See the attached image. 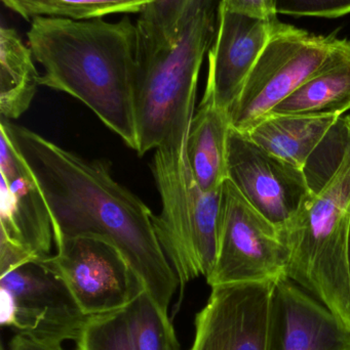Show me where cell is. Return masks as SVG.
<instances>
[{
    "mask_svg": "<svg viewBox=\"0 0 350 350\" xmlns=\"http://www.w3.org/2000/svg\"><path fill=\"white\" fill-rule=\"evenodd\" d=\"M29 47L45 73L39 83L77 98L137 151L135 88L139 32L127 16L33 18Z\"/></svg>",
    "mask_w": 350,
    "mask_h": 350,
    "instance_id": "cell-2",
    "label": "cell"
},
{
    "mask_svg": "<svg viewBox=\"0 0 350 350\" xmlns=\"http://www.w3.org/2000/svg\"><path fill=\"white\" fill-rule=\"evenodd\" d=\"M0 301L2 326L45 342H76L90 318L43 258L0 275Z\"/></svg>",
    "mask_w": 350,
    "mask_h": 350,
    "instance_id": "cell-7",
    "label": "cell"
},
{
    "mask_svg": "<svg viewBox=\"0 0 350 350\" xmlns=\"http://www.w3.org/2000/svg\"><path fill=\"white\" fill-rule=\"evenodd\" d=\"M342 156L281 232L286 275L324 304L350 333V116Z\"/></svg>",
    "mask_w": 350,
    "mask_h": 350,
    "instance_id": "cell-4",
    "label": "cell"
},
{
    "mask_svg": "<svg viewBox=\"0 0 350 350\" xmlns=\"http://www.w3.org/2000/svg\"><path fill=\"white\" fill-rule=\"evenodd\" d=\"M26 46L14 29H0V113L12 120L24 114L40 85V75Z\"/></svg>",
    "mask_w": 350,
    "mask_h": 350,
    "instance_id": "cell-18",
    "label": "cell"
},
{
    "mask_svg": "<svg viewBox=\"0 0 350 350\" xmlns=\"http://www.w3.org/2000/svg\"><path fill=\"white\" fill-rule=\"evenodd\" d=\"M334 34L316 35L277 21L275 30L230 109L232 129L248 133L322 69L336 47Z\"/></svg>",
    "mask_w": 350,
    "mask_h": 350,
    "instance_id": "cell-6",
    "label": "cell"
},
{
    "mask_svg": "<svg viewBox=\"0 0 350 350\" xmlns=\"http://www.w3.org/2000/svg\"><path fill=\"white\" fill-rule=\"evenodd\" d=\"M0 239L37 259L51 256L53 222L36 178L8 133L0 129Z\"/></svg>",
    "mask_w": 350,
    "mask_h": 350,
    "instance_id": "cell-12",
    "label": "cell"
},
{
    "mask_svg": "<svg viewBox=\"0 0 350 350\" xmlns=\"http://www.w3.org/2000/svg\"><path fill=\"white\" fill-rule=\"evenodd\" d=\"M277 14L339 18L350 14V0H273Z\"/></svg>",
    "mask_w": 350,
    "mask_h": 350,
    "instance_id": "cell-23",
    "label": "cell"
},
{
    "mask_svg": "<svg viewBox=\"0 0 350 350\" xmlns=\"http://www.w3.org/2000/svg\"><path fill=\"white\" fill-rule=\"evenodd\" d=\"M6 8L32 21L39 16L74 21L113 14H141L151 0H1Z\"/></svg>",
    "mask_w": 350,
    "mask_h": 350,
    "instance_id": "cell-19",
    "label": "cell"
},
{
    "mask_svg": "<svg viewBox=\"0 0 350 350\" xmlns=\"http://www.w3.org/2000/svg\"><path fill=\"white\" fill-rule=\"evenodd\" d=\"M220 4L228 12L236 14L263 20L277 18L273 0H220Z\"/></svg>",
    "mask_w": 350,
    "mask_h": 350,
    "instance_id": "cell-24",
    "label": "cell"
},
{
    "mask_svg": "<svg viewBox=\"0 0 350 350\" xmlns=\"http://www.w3.org/2000/svg\"><path fill=\"white\" fill-rule=\"evenodd\" d=\"M219 5L220 0H195L172 46H152L139 38L135 88L139 156L186 146L199 71L215 39Z\"/></svg>",
    "mask_w": 350,
    "mask_h": 350,
    "instance_id": "cell-3",
    "label": "cell"
},
{
    "mask_svg": "<svg viewBox=\"0 0 350 350\" xmlns=\"http://www.w3.org/2000/svg\"><path fill=\"white\" fill-rule=\"evenodd\" d=\"M230 127L227 111L217 106L210 94H203L186 139L187 159L201 191L218 189L227 179Z\"/></svg>",
    "mask_w": 350,
    "mask_h": 350,
    "instance_id": "cell-16",
    "label": "cell"
},
{
    "mask_svg": "<svg viewBox=\"0 0 350 350\" xmlns=\"http://www.w3.org/2000/svg\"><path fill=\"white\" fill-rule=\"evenodd\" d=\"M350 110V41L339 39L322 69L304 82L269 116L340 115Z\"/></svg>",
    "mask_w": 350,
    "mask_h": 350,
    "instance_id": "cell-17",
    "label": "cell"
},
{
    "mask_svg": "<svg viewBox=\"0 0 350 350\" xmlns=\"http://www.w3.org/2000/svg\"><path fill=\"white\" fill-rule=\"evenodd\" d=\"M227 179L283 232L312 193L305 172L271 155L247 133L230 127Z\"/></svg>",
    "mask_w": 350,
    "mask_h": 350,
    "instance_id": "cell-11",
    "label": "cell"
},
{
    "mask_svg": "<svg viewBox=\"0 0 350 350\" xmlns=\"http://www.w3.org/2000/svg\"><path fill=\"white\" fill-rule=\"evenodd\" d=\"M273 350H350V333L324 304L283 275L275 290Z\"/></svg>",
    "mask_w": 350,
    "mask_h": 350,
    "instance_id": "cell-14",
    "label": "cell"
},
{
    "mask_svg": "<svg viewBox=\"0 0 350 350\" xmlns=\"http://www.w3.org/2000/svg\"><path fill=\"white\" fill-rule=\"evenodd\" d=\"M340 115L268 116L247 135L271 155L305 172L316 150L325 143Z\"/></svg>",
    "mask_w": 350,
    "mask_h": 350,
    "instance_id": "cell-15",
    "label": "cell"
},
{
    "mask_svg": "<svg viewBox=\"0 0 350 350\" xmlns=\"http://www.w3.org/2000/svg\"><path fill=\"white\" fill-rule=\"evenodd\" d=\"M277 21L228 12L220 4L205 90L220 108L229 112L238 100Z\"/></svg>",
    "mask_w": 350,
    "mask_h": 350,
    "instance_id": "cell-13",
    "label": "cell"
},
{
    "mask_svg": "<svg viewBox=\"0 0 350 350\" xmlns=\"http://www.w3.org/2000/svg\"><path fill=\"white\" fill-rule=\"evenodd\" d=\"M8 350H65L62 345L36 340L25 335L16 334L10 343Z\"/></svg>",
    "mask_w": 350,
    "mask_h": 350,
    "instance_id": "cell-25",
    "label": "cell"
},
{
    "mask_svg": "<svg viewBox=\"0 0 350 350\" xmlns=\"http://www.w3.org/2000/svg\"><path fill=\"white\" fill-rule=\"evenodd\" d=\"M277 280L212 287L189 350H273Z\"/></svg>",
    "mask_w": 350,
    "mask_h": 350,
    "instance_id": "cell-10",
    "label": "cell"
},
{
    "mask_svg": "<svg viewBox=\"0 0 350 350\" xmlns=\"http://www.w3.org/2000/svg\"><path fill=\"white\" fill-rule=\"evenodd\" d=\"M76 343L77 350H134L125 310L90 317Z\"/></svg>",
    "mask_w": 350,
    "mask_h": 350,
    "instance_id": "cell-22",
    "label": "cell"
},
{
    "mask_svg": "<svg viewBox=\"0 0 350 350\" xmlns=\"http://www.w3.org/2000/svg\"><path fill=\"white\" fill-rule=\"evenodd\" d=\"M195 3V0H151L136 23L140 40L156 47L176 44Z\"/></svg>",
    "mask_w": 350,
    "mask_h": 350,
    "instance_id": "cell-21",
    "label": "cell"
},
{
    "mask_svg": "<svg viewBox=\"0 0 350 350\" xmlns=\"http://www.w3.org/2000/svg\"><path fill=\"white\" fill-rule=\"evenodd\" d=\"M55 247L57 254L43 260L63 280L86 316L123 310L146 291L123 252L105 239L75 237Z\"/></svg>",
    "mask_w": 350,
    "mask_h": 350,
    "instance_id": "cell-9",
    "label": "cell"
},
{
    "mask_svg": "<svg viewBox=\"0 0 350 350\" xmlns=\"http://www.w3.org/2000/svg\"><path fill=\"white\" fill-rule=\"evenodd\" d=\"M349 257H350V248H349Z\"/></svg>",
    "mask_w": 350,
    "mask_h": 350,
    "instance_id": "cell-26",
    "label": "cell"
},
{
    "mask_svg": "<svg viewBox=\"0 0 350 350\" xmlns=\"http://www.w3.org/2000/svg\"><path fill=\"white\" fill-rule=\"evenodd\" d=\"M0 129L8 133L42 191L55 244L82 236L113 243L146 291L168 312L180 283L158 240L151 210L119 185L103 162L86 161L8 119L1 118Z\"/></svg>",
    "mask_w": 350,
    "mask_h": 350,
    "instance_id": "cell-1",
    "label": "cell"
},
{
    "mask_svg": "<svg viewBox=\"0 0 350 350\" xmlns=\"http://www.w3.org/2000/svg\"><path fill=\"white\" fill-rule=\"evenodd\" d=\"M152 170L162 199V212L154 216L156 234L183 289L201 275L199 253L219 238L223 185L210 191L199 189L186 146L155 150Z\"/></svg>",
    "mask_w": 350,
    "mask_h": 350,
    "instance_id": "cell-5",
    "label": "cell"
},
{
    "mask_svg": "<svg viewBox=\"0 0 350 350\" xmlns=\"http://www.w3.org/2000/svg\"><path fill=\"white\" fill-rule=\"evenodd\" d=\"M123 310L134 350H180L168 312L147 291L142 292Z\"/></svg>",
    "mask_w": 350,
    "mask_h": 350,
    "instance_id": "cell-20",
    "label": "cell"
},
{
    "mask_svg": "<svg viewBox=\"0 0 350 350\" xmlns=\"http://www.w3.org/2000/svg\"><path fill=\"white\" fill-rule=\"evenodd\" d=\"M288 260L287 247L277 226L226 179L222 187L217 260L208 284L214 287L277 280L286 275Z\"/></svg>",
    "mask_w": 350,
    "mask_h": 350,
    "instance_id": "cell-8",
    "label": "cell"
}]
</instances>
